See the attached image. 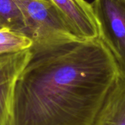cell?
Here are the masks:
<instances>
[{
  "label": "cell",
  "mask_w": 125,
  "mask_h": 125,
  "mask_svg": "<svg viewBox=\"0 0 125 125\" xmlns=\"http://www.w3.org/2000/svg\"><path fill=\"white\" fill-rule=\"evenodd\" d=\"M118 79L100 38L69 37L32 52L7 125H92Z\"/></svg>",
  "instance_id": "1"
},
{
  "label": "cell",
  "mask_w": 125,
  "mask_h": 125,
  "mask_svg": "<svg viewBox=\"0 0 125 125\" xmlns=\"http://www.w3.org/2000/svg\"><path fill=\"white\" fill-rule=\"evenodd\" d=\"M12 1L23 17L33 41L31 52L77 37L50 0Z\"/></svg>",
  "instance_id": "2"
},
{
  "label": "cell",
  "mask_w": 125,
  "mask_h": 125,
  "mask_svg": "<svg viewBox=\"0 0 125 125\" xmlns=\"http://www.w3.org/2000/svg\"><path fill=\"white\" fill-rule=\"evenodd\" d=\"M100 39L116 63L119 78L125 80V3L119 0H94L92 3Z\"/></svg>",
  "instance_id": "3"
},
{
  "label": "cell",
  "mask_w": 125,
  "mask_h": 125,
  "mask_svg": "<svg viewBox=\"0 0 125 125\" xmlns=\"http://www.w3.org/2000/svg\"><path fill=\"white\" fill-rule=\"evenodd\" d=\"M31 56L30 48L0 55V125H8L18 81Z\"/></svg>",
  "instance_id": "4"
},
{
  "label": "cell",
  "mask_w": 125,
  "mask_h": 125,
  "mask_svg": "<svg viewBox=\"0 0 125 125\" xmlns=\"http://www.w3.org/2000/svg\"><path fill=\"white\" fill-rule=\"evenodd\" d=\"M50 1L75 35L83 39L100 38V29L91 3L86 0Z\"/></svg>",
  "instance_id": "5"
},
{
  "label": "cell",
  "mask_w": 125,
  "mask_h": 125,
  "mask_svg": "<svg viewBox=\"0 0 125 125\" xmlns=\"http://www.w3.org/2000/svg\"><path fill=\"white\" fill-rule=\"evenodd\" d=\"M92 125H125V80L116 81Z\"/></svg>",
  "instance_id": "6"
},
{
  "label": "cell",
  "mask_w": 125,
  "mask_h": 125,
  "mask_svg": "<svg viewBox=\"0 0 125 125\" xmlns=\"http://www.w3.org/2000/svg\"><path fill=\"white\" fill-rule=\"evenodd\" d=\"M32 45L31 38L26 34L8 27L0 29V55L26 50Z\"/></svg>",
  "instance_id": "7"
},
{
  "label": "cell",
  "mask_w": 125,
  "mask_h": 125,
  "mask_svg": "<svg viewBox=\"0 0 125 125\" xmlns=\"http://www.w3.org/2000/svg\"><path fill=\"white\" fill-rule=\"evenodd\" d=\"M0 16L7 27L29 37L24 18L12 0H0Z\"/></svg>",
  "instance_id": "8"
},
{
  "label": "cell",
  "mask_w": 125,
  "mask_h": 125,
  "mask_svg": "<svg viewBox=\"0 0 125 125\" xmlns=\"http://www.w3.org/2000/svg\"><path fill=\"white\" fill-rule=\"evenodd\" d=\"M4 27H7V26H5V24H4V21H3L2 18H1V16H0V29L4 28Z\"/></svg>",
  "instance_id": "9"
},
{
  "label": "cell",
  "mask_w": 125,
  "mask_h": 125,
  "mask_svg": "<svg viewBox=\"0 0 125 125\" xmlns=\"http://www.w3.org/2000/svg\"><path fill=\"white\" fill-rule=\"evenodd\" d=\"M119 1H122V2L125 3V0H119Z\"/></svg>",
  "instance_id": "10"
}]
</instances>
